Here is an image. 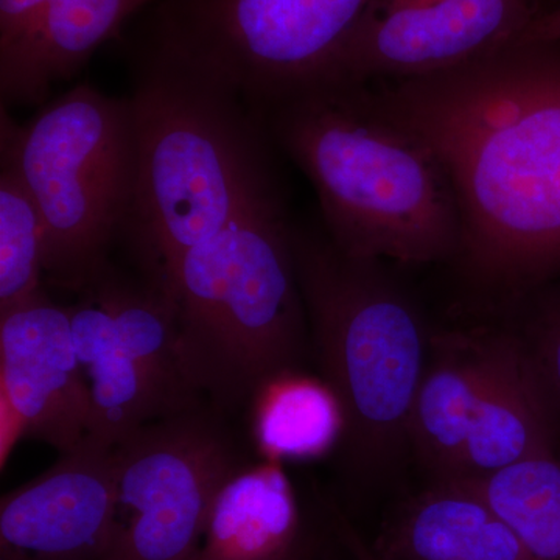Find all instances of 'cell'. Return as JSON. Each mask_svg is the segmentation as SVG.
Here are the masks:
<instances>
[{
  "mask_svg": "<svg viewBox=\"0 0 560 560\" xmlns=\"http://www.w3.org/2000/svg\"><path fill=\"white\" fill-rule=\"evenodd\" d=\"M116 521L103 560H197L213 499L245 466L208 404L140 427L116 445Z\"/></svg>",
  "mask_w": 560,
  "mask_h": 560,
  "instance_id": "cell-8",
  "label": "cell"
},
{
  "mask_svg": "<svg viewBox=\"0 0 560 560\" xmlns=\"http://www.w3.org/2000/svg\"><path fill=\"white\" fill-rule=\"evenodd\" d=\"M489 326L431 331L412 404L408 444L427 482L456 480L480 401Z\"/></svg>",
  "mask_w": 560,
  "mask_h": 560,
  "instance_id": "cell-15",
  "label": "cell"
},
{
  "mask_svg": "<svg viewBox=\"0 0 560 560\" xmlns=\"http://www.w3.org/2000/svg\"><path fill=\"white\" fill-rule=\"evenodd\" d=\"M381 560H536L466 480L427 482L400 500L372 540Z\"/></svg>",
  "mask_w": 560,
  "mask_h": 560,
  "instance_id": "cell-13",
  "label": "cell"
},
{
  "mask_svg": "<svg viewBox=\"0 0 560 560\" xmlns=\"http://www.w3.org/2000/svg\"><path fill=\"white\" fill-rule=\"evenodd\" d=\"M291 238L312 350L346 416L340 503L352 515L411 458L408 425L431 331L383 260L350 256L296 224Z\"/></svg>",
  "mask_w": 560,
  "mask_h": 560,
  "instance_id": "cell-3",
  "label": "cell"
},
{
  "mask_svg": "<svg viewBox=\"0 0 560 560\" xmlns=\"http://www.w3.org/2000/svg\"><path fill=\"white\" fill-rule=\"evenodd\" d=\"M370 0H161L138 57L249 109L326 79Z\"/></svg>",
  "mask_w": 560,
  "mask_h": 560,
  "instance_id": "cell-7",
  "label": "cell"
},
{
  "mask_svg": "<svg viewBox=\"0 0 560 560\" xmlns=\"http://www.w3.org/2000/svg\"><path fill=\"white\" fill-rule=\"evenodd\" d=\"M522 342L560 452V278L490 308Z\"/></svg>",
  "mask_w": 560,
  "mask_h": 560,
  "instance_id": "cell-22",
  "label": "cell"
},
{
  "mask_svg": "<svg viewBox=\"0 0 560 560\" xmlns=\"http://www.w3.org/2000/svg\"><path fill=\"white\" fill-rule=\"evenodd\" d=\"M555 452V430L525 349L510 327L493 324L480 401L456 480L489 477Z\"/></svg>",
  "mask_w": 560,
  "mask_h": 560,
  "instance_id": "cell-14",
  "label": "cell"
},
{
  "mask_svg": "<svg viewBox=\"0 0 560 560\" xmlns=\"http://www.w3.org/2000/svg\"><path fill=\"white\" fill-rule=\"evenodd\" d=\"M363 540L340 500L307 503L282 464L265 459L221 486L197 560H352Z\"/></svg>",
  "mask_w": 560,
  "mask_h": 560,
  "instance_id": "cell-10",
  "label": "cell"
},
{
  "mask_svg": "<svg viewBox=\"0 0 560 560\" xmlns=\"http://www.w3.org/2000/svg\"><path fill=\"white\" fill-rule=\"evenodd\" d=\"M250 110L311 180L338 248L405 265L458 257L463 231L451 179L372 84L323 79Z\"/></svg>",
  "mask_w": 560,
  "mask_h": 560,
  "instance_id": "cell-2",
  "label": "cell"
},
{
  "mask_svg": "<svg viewBox=\"0 0 560 560\" xmlns=\"http://www.w3.org/2000/svg\"><path fill=\"white\" fill-rule=\"evenodd\" d=\"M2 401L24 436L73 451L90 429V405L73 348L69 305L46 289L0 313Z\"/></svg>",
  "mask_w": 560,
  "mask_h": 560,
  "instance_id": "cell-12",
  "label": "cell"
},
{
  "mask_svg": "<svg viewBox=\"0 0 560 560\" xmlns=\"http://www.w3.org/2000/svg\"><path fill=\"white\" fill-rule=\"evenodd\" d=\"M73 348L88 405V436L116 447L153 420L171 418L160 390L121 345L113 318L91 290L69 305Z\"/></svg>",
  "mask_w": 560,
  "mask_h": 560,
  "instance_id": "cell-17",
  "label": "cell"
},
{
  "mask_svg": "<svg viewBox=\"0 0 560 560\" xmlns=\"http://www.w3.org/2000/svg\"><path fill=\"white\" fill-rule=\"evenodd\" d=\"M257 451L272 463H307L340 448L346 433L341 401L329 383L302 370L268 382L249 405Z\"/></svg>",
  "mask_w": 560,
  "mask_h": 560,
  "instance_id": "cell-19",
  "label": "cell"
},
{
  "mask_svg": "<svg viewBox=\"0 0 560 560\" xmlns=\"http://www.w3.org/2000/svg\"><path fill=\"white\" fill-rule=\"evenodd\" d=\"M370 84L445 168L463 231L453 264L488 307L560 278V43Z\"/></svg>",
  "mask_w": 560,
  "mask_h": 560,
  "instance_id": "cell-1",
  "label": "cell"
},
{
  "mask_svg": "<svg viewBox=\"0 0 560 560\" xmlns=\"http://www.w3.org/2000/svg\"><path fill=\"white\" fill-rule=\"evenodd\" d=\"M116 447L86 436L0 504V560H103L116 521Z\"/></svg>",
  "mask_w": 560,
  "mask_h": 560,
  "instance_id": "cell-11",
  "label": "cell"
},
{
  "mask_svg": "<svg viewBox=\"0 0 560 560\" xmlns=\"http://www.w3.org/2000/svg\"><path fill=\"white\" fill-rule=\"evenodd\" d=\"M537 0H370L326 79L383 83L459 68L515 43Z\"/></svg>",
  "mask_w": 560,
  "mask_h": 560,
  "instance_id": "cell-9",
  "label": "cell"
},
{
  "mask_svg": "<svg viewBox=\"0 0 560 560\" xmlns=\"http://www.w3.org/2000/svg\"><path fill=\"white\" fill-rule=\"evenodd\" d=\"M44 231L38 206L10 161L0 172V313L44 290Z\"/></svg>",
  "mask_w": 560,
  "mask_h": 560,
  "instance_id": "cell-21",
  "label": "cell"
},
{
  "mask_svg": "<svg viewBox=\"0 0 560 560\" xmlns=\"http://www.w3.org/2000/svg\"><path fill=\"white\" fill-rule=\"evenodd\" d=\"M279 186L178 261L165 290L178 316L180 370L228 416L283 372L302 370L311 327Z\"/></svg>",
  "mask_w": 560,
  "mask_h": 560,
  "instance_id": "cell-5",
  "label": "cell"
},
{
  "mask_svg": "<svg viewBox=\"0 0 560 560\" xmlns=\"http://www.w3.org/2000/svg\"><path fill=\"white\" fill-rule=\"evenodd\" d=\"M84 290L105 305L121 345L160 390L172 416L206 404L180 370L178 316L164 287L142 272L127 275L109 261Z\"/></svg>",
  "mask_w": 560,
  "mask_h": 560,
  "instance_id": "cell-18",
  "label": "cell"
},
{
  "mask_svg": "<svg viewBox=\"0 0 560 560\" xmlns=\"http://www.w3.org/2000/svg\"><path fill=\"white\" fill-rule=\"evenodd\" d=\"M50 0H0V50L11 46Z\"/></svg>",
  "mask_w": 560,
  "mask_h": 560,
  "instance_id": "cell-23",
  "label": "cell"
},
{
  "mask_svg": "<svg viewBox=\"0 0 560 560\" xmlns=\"http://www.w3.org/2000/svg\"><path fill=\"white\" fill-rule=\"evenodd\" d=\"M515 43H560V5L541 11Z\"/></svg>",
  "mask_w": 560,
  "mask_h": 560,
  "instance_id": "cell-24",
  "label": "cell"
},
{
  "mask_svg": "<svg viewBox=\"0 0 560 560\" xmlns=\"http://www.w3.org/2000/svg\"><path fill=\"white\" fill-rule=\"evenodd\" d=\"M150 0H50L11 46L0 50L2 103H39L50 84L79 72L98 47Z\"/></svg>",
  "mask_w": 560,
  "mask_h": 560,
  "instance_id": "cell-16",
  "label": "cell"
},
{
  "mask_svg": "<svg viewBox=\"0 0 560 560\" xmlns=\"http://www.w3.org/2000/svg\"><path fill=\"white\" fill-rule=\"evenodd\" d=\"M135 72L138 179L121 234L139 271L165 289L189 250L279 184L270 139L237 95L142 58Z\"/></svg>",
  "mask_w": 560,
  "mask_h": 560,
  "instance_id": "cell-4",
  "label": "cell"
},
{
  "mask_svg": "<svg viewBox=\"0 0 560 560\" xmlns=\"http://www.w3.org/2000/svg\"><path fill=\"white\" fill-rule=\"evenodd\" d=\"M466 481L503 515L534 559L560 560V452Z\"/></svg>",
  "mask_w": 560,
  "mask_h": 560,
  "instance_id": "cell-20",
  "label": "cell"
},
{
  "mask_svg": "<svg viewBox=\"0 0 560 560\" xmlns=\"http://www.w3.org/2000/svg\"><path fill=\"white\" fill-rule=\"evenodd\" d=\"M2 160L38 206L44 282L79 294L109 264L135 205L138 125L130 98L80 84L18 127L2 106Z\"/></svg>",
  "mask_w": 560,
  "mask_h": 560,
  "instance_id": "cell-6",
  "label": "cell"
}]
</instances>
